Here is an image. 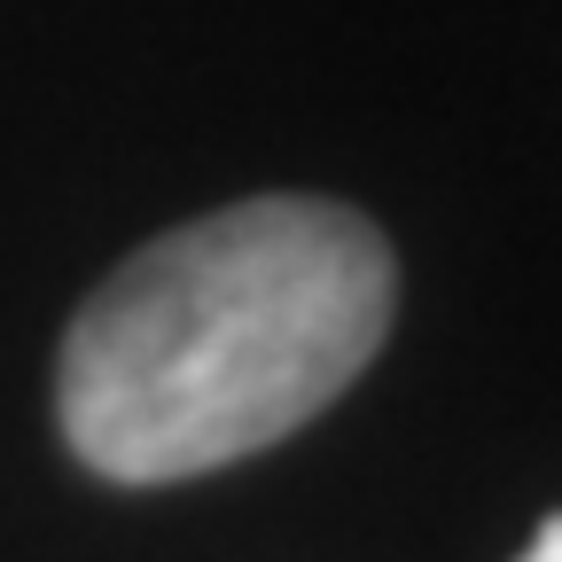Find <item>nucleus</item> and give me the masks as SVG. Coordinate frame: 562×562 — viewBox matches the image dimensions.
<instances>
[{"label": "nucleus", "instance_id": "f257e3e1", "mask_svg": "<svg viewBox=\"0 0 562 562\" xmlns=\"http://www.w3.org/2000/svg\"><path fill=\"white\" fill-rule=\"evenodd\" d=\"M398 313L375 220L250 195L140 243L79 305L55 368L63 438L110 484H180L281 446L344 398Z\"/></svg>", "mask_w": 562, "mask_h": 562}, {"label": "nucleus", "instance_id": "f03ea898", "mask_svg": "<svg viewBox=\"0 0 562 562\" xmlns=\"http://www.w3.org/2000/svg\"><path fill=\"white\" fill-rule=\"evenodd\" d=\"M516 562H562V516H547V524L531 531V547H524Z\"/></svg>", "mask_w": 562, "mask_h": 562}]
</instances>
